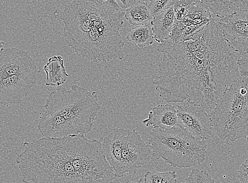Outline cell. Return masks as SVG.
<instances>
[{
  "mask_svg": "<svg viewBox=\"0 0 248 183\" xmlns=\"http://www.w3.org/2000/svg\"><path fill=\"white\" fill-rule=\"evenodd\" d=\"M157 50L163 57L155 84L164 101L193 102L212 112L240 76L241 55L213 18L191 41L176 44L167 39Z\"/></svg>",
  "mask_w": 248,
  "mask_h": 183,
  "instance_id": "1",
  "label": "cell"
},
{
  "mask_svg": "<svg viewBox=\"0 0 248 183\" xmlns=\"http://www.w3.org/2000/svg\"><path fill=\"white\" fill-rule=\"evenodd\" d=\"M16 162L25 183H106L108 164L101 142L85 135L24 144Z\"/></svg>",
  "mask_w": 248,
  "mask_h": 183,
  "instance_id": "2",
  "label": "cell"
},
{
  "mask_svg": "<svg viewBox=\"0 0 248 183\" xmlns=\"http://www.w3.org/2000/svg\"><path fill=\"white\" fill-rule=\"evenodd\" d=\"M125 11H111L86 0L66 4L61 17L67 44L74 53L95 63L123 60L124 43L120 30Z\"/></svg>",
  "mask_w": 248,
  "mask_h": 183,
  "instance_id": "3",
  "label": "cell"
},
{
  "mask_svg": "<svg viewBox=\"0 0 248 183\" xmlns=\"http://www.w3.org/2000/svg\"><path fill=\"white\" fill-rule=\"evenodd\" d=\"M45 108L38 124L40 133L61 138L90 133L100 107L96 92L74 84L70 90L61 87L51 92Z\"/></svg>",
  "mask_w": 248,
  "mask_h": 183,
  "instance_id": "4",
  "label": "cell"
},
{
  "mask_svg": "<svg viewBox=\"0 0 248 183\" xmlns=\"http://www.w3.org/2000/svg\"><path fill=\"white\" fill-rule=\"evenodd\" d=\"M149 144L153 156L161 158L174 168L199 167L205 161L207 144L177 126L154 128L149 133Z\"/></svg>",
  "mask_w": 248,
  "mask_h": 183,
  "instance_id": "5",
  "label": "cell"
},
{
  "mask_svg": "<svg viewBox=\"0 0 248 183\" xmlns=\"http://www.w3.org/2000/svg\"><path fill=\"white\" fill-rule=\"evenodd\" d=\"M0 50V103L19 105L37 81L39 72L31 54L16 48Z\"/></svg>",
  "mask_w": 248,
  "mask_h": 183,
  "instance_id": "6",
  "label": "cell"
},
{
  "mask_svg": "<svg viewBox=\"0 0 248 183\" xmlns=\"http://www.w3.org/2000/svg\"><path fill=\"white\" fill-rule=\"evenodd\" d=\"M215 133L228 144L248 136V77L240 76L210 114Z\"/></svg>",
  "mask_w": 248,
  "mask_h": 183,
  "instance_id": "7",
  "label": "cell"
},
{
  "mask_svg": "<svg viewBox=\"0 0 248 183\" xmlns=\"http://www.w3.org/2000/svg\"><path fill=\"white\" fill-rule=\"evenodd\" d=\"M103 151L115 177L134 174L150 161L152 149L135 130L115 128L103 139Z\"/></svg>",
  "mask_w": 248,
  "mask_h": 183,
  "instance_id": "8",
  "label": "cell"
},
{
  "mask_svg": "<svg viewBox=\"0 0 248 183\" xmlns=\"http://www.w3.org/2000/svg\"><path fill=\"white\" fill-rule=\"evenodd\" d=\"M177 105L178 126L200 140L209 139L215 131L210 114L204 107L185 101Z\"/></svg>",
  "mask_w": 248,
  "mask_h": 183,
  "instance_id": "9",
  "label": "cell"
},
{
  "mask_svg": "<svg viewBox=\"0 0 248 183\" xmlns=\"http://www.w3.org/2000/svg\"><path fill=\"white\" fill-rule=\"evenodd\" d=\"M218 18L224 39L241 56H248V11H239Z\"/></svg>",
  "mask_w": 248,
  "mask_h": 183,
  "instance_id": "10",
  "label": "cell"
},
{
  "mask_svg": "<svg viewBox=\"0 0 248 183\" xmlns=\"http://www.w3.org/2000/svg\"><path fill=\"white\" fill-rule=\"evenodd\" d=\"M212 19L209 9L199 0L189 7L186 15L182 21H175L170 39L173 43H180L185 28L191 26L206 25Z\"/></svg>",
  "mask_w": 248,
  "mask_h": 183,
  "instance_id": "11",
  "label": "cell"
},
{
  "mask_svg": "<svg viewBox=\"0 0 248 183\" xmlns=\"http://www.w3.org/2000/svg\"><path fill=\"white\" fill-rule=\"evenodd\" d=\"M147 127L170 129L178 126L177 108L171 104L158 105L150 111L148 118L142 122Z\"/></svg>",
  "mask_w": 248,
  "mask_h": 183,
  "instance_id": "12",
  "label": "cell"
},
{
  "mask_svg": "<svg viewBox=\"0 0 248 183\" xmlns=\"http://www.w3.org/2000/svg\"><path fill=\"white\" fill-rule=\"evenodd\" d=\"M44 70L46 74L47 87H60L65 84L68 77L64 61L60 55L51 57L45 65Z\"/></svg>",
  "mask_w": 248,
  "mask_h": 183,
  "instance_id": "13",
  "label": "cell"
},
{
  "mask_svg": "<svg viewBox=\"0 0 248 183\" xmlns=\"http://www.w3.org/2000/svg\"><path fill=\"white\" fill-rule=\"evenodd\" d=\"M175 22L174 7L154 17L152 22L155 40L161 44L170 38Z\"/></svg>",
  "mask_w": 248,
  "mask_h": 183,
  "instance_id": "14",
  "label": "cell"
},
{
  "mask_svg": "<svg viewBox=\"0 0 248 183\" xmlns=\"http://www.w3.org/2000/svg\"><path fill=\"white\" fill-rule=\"evenodd\" d=\"M218 18L239 11H248V0H200Z\"/></svg>",
  "mask_w": 248,
  "mask_h": 183,
  "instance_id": "15",
  "label": "cell"
},
{
  "mask_svg": "<svg viewBox=\"0 0 248 183\" xmlns=\"http://www.w3.org/2000/svg\"><path fill=\"white\" fill-rule=\"evenodd\" d=\"M125 18L134 26L152 25L154 19L149 8V3L134 1L125 11Z\"/></svg>",
  "mask_w": 248,
  "mask_h": 183,
  "instance_id": "16",
  "label": "cell"
},
{
  "mask_svg": "<svg viewBox=\"0 0 248 183\" xmlns=\"http://www.w3.org/2000/svg\"><path fill=\"white\" fill-rule=\"evenodd\" d=\"M126 39L137 46L143 48L153 44L155 35L151 25L135 26L130 29Z\"/></svg>",
  "mask_w": 248,
  "mask_h": 183,
  "instance_id": "17",
  "label": "cell"
},
{
  "mask_svg": "<svg viewBox=\"0 0 248 183\" xmlns=\"http://www.w3.org/2000/svg\"><path fill=\"white\" fill-rule=\"evenodd\" d=\"M177 175L175 171L166 172L148 171L145 175V183H177Z\"/></svg>",
  "mask_w": 248,
  "mask_h": 183,
  "instance_id": "18",
  "label": "cell"
},
{
  "mask_svg": "<svg viewBox=\"0 0 248 183\" xmlns=\"http://www.w3.org/2000/svg\"><path fill=\"white\" fill-rule=\"evenodd\" d=\"M175 0H152L149 3V8L154 18L159 14L174 7Z\"/></svg>",
  "mask_w": 248,
  "mask_h": 183,
  "instance_id": "19",
  "label": "cell"
},
{
  "mask_svg": "<svg viewBox=\"0 0 248 183\" xmlns=\"http://www.w3.org/2000/svg\"><path fill=\"white\" fill-rule=\"evenodd\" d=\"M186 183H216L211 176L204 170L192 169Z\"/></svg>",
  "mask_w": 248,
  "mask_h": 183,
  "instance_id": "20",
  "label": "cell"
},
{
  "mask_svg": "<svg viewBox=\"0 0 248 183\" xmlns=\"http://www.w3.org/2000/svg\"><path fill=\"white\" fill-rule=\"evenodd\" d=\"M199 0H175L174 5L175 21H182L187 14L188 8Z\"/></svg>",
  "mask_w": 248,
  "mask_h": 183,
  "instance_id": "21",
  "label": "cell"
},
{
  "mask_svg": "<svg viewBox=\"0 0 248 183\" xmlns=\"http://www.w3.org/2000/svg\"><path fill=\"white\" fill-rule=\"evenodd\" d=\"M95 6L104 10L111 11H125L121 8L118 4L116 0H86Z\"/></svg>",
  "mask_w": 248,
  "mask_h": 183,
  "instance_id": "22",
  "label": "cell"
},
{
  "mask_svg": "<svg viewBox=\"0 0 248 183\" xmlns=\"http://www.w3.org/2000/svg\"><path fill=\"white\" fill-rule=\"evenodd\" d=\"M238 177L240 183H248V159L241 165Z\"/></svg>",
  "mask_w": 248,
  "mask_h": 183,
  "instance_id": "23",
  "label": "cell"
},
{
  "mask_svg": "<svg viewBox=\"0 0 248 183\" xmlns=\"http://www.w3.org/2000/svg\"><path fill=\"white\" fill-rule=\"evenodd\" d=\"M240 76L248 77V56H241L238 61Z\"/></svg>",
  "mask_w": 248,
  "mask_h": 183,
  "instance_id": "24",
  "label": "cell"
},
{
  "mask_svg": "<svg viewBox=\"0 0 248 183\" xmlns=\"http://www.w3.org/2000/svg\"><path fill=\"white\" fill-rule=\"evenodd\" d=\"M111 183H145V180L140 178L136 180L130 176H124L123 177H115Z\"/></svg>",
  "mask_w": 248,
  "mask_h": 183,
  "instance_id": "25",
  "label": "cell"
},
{
  "mask_svg": "<svg viewBox=\"0 0 248 183\" xmlns=\"http://www.w3.org/2000/svg\"><path fill=\"white\" fill-rule=\"evenodd\" d=\"M116 1L121 8L125 10L130 8L134 1V0H116Z\"/></svg>",
  "mask_w": 248,
  "mask_h": 183,
  "instance_id": "26",
  "label": "cell"
},
{
  "mask_svg": "<svg viewBox=\"0 0 248 183\" xmlns=\"http://www.w3.org/2000/svg\"><path fill=\"white\" fill-rule=\"evenodd\" d=\"M134 1L138 2L149 3L152 0H134Z\"/></svg>",
  "mask_w": 248,
  "mask_h": 183,
  "instance_id": "27",
  "label": "cell"
},
{
  "mask_svg": "<svg viewBox=\"0 0 248 183\" xmlns=\"http://www.w3.org/2000/svg\"><path fill=\"white\" fill-rule=\"evenodd\" d=\"M247 141L248 142V137H247Z\"/></svg>",
  "mask_w": 248,
  "mask_h": 183,
  "instance_id": "28",
  "label": "cell"
},
{
  "mask_svg": "<svg viewBox=\"0 0 248 183\" xmlns=\"http://www.w3.org/2000/svg\"><path fill=\"white\" fill-rule=\"evenodd\" d=\"M73 1H74V0H73Z\"/></svg>",
  "mask_w": 248,
  "mask_h": 183,
  "instance_id": "29",
  "label": "cell"
}]
</instances>
